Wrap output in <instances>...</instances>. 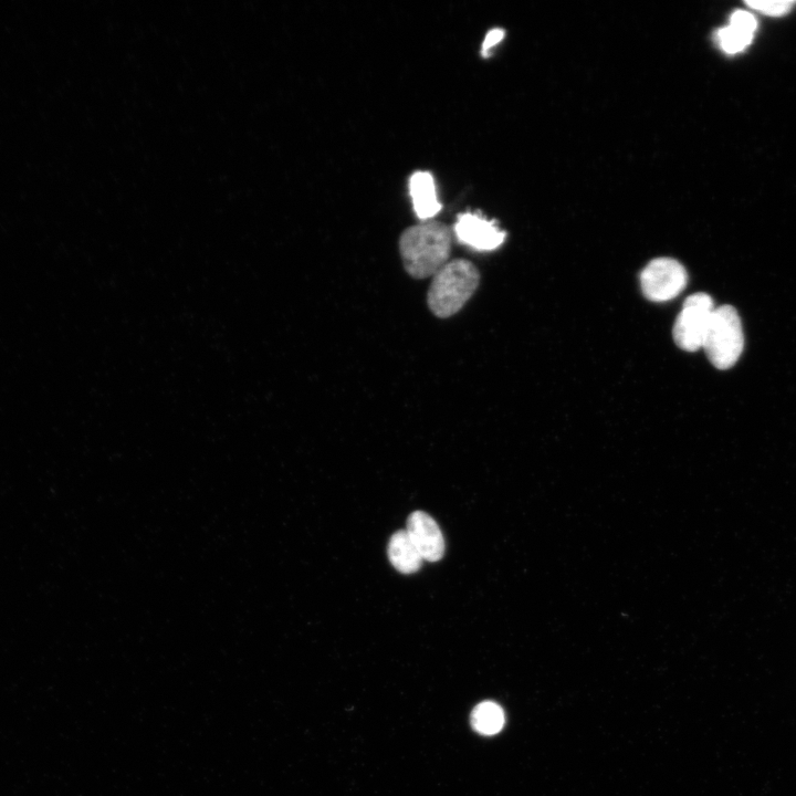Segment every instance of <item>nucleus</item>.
Wrapping results in <instances>:
<instances>
[{
    "mask_svg": "<svg viewBox=\"0 0 796 796\" xmlns=\"http://www.w3.org/2000/svg\"><path fill=\"white\" fill-rule=\"evenodd\" d=\"M451 245L449 227L433 220L407 228L399 238L404 268L415 279L433 276L449 262Z\"/></svg>",
    "mask_w": 796,
    "mask_h": 796,
    "instance_id": "f257e3e1",
    "label": "nucleus"
},
{
    "mask_svg": "<svg viewBox=\"0 0 796 796\" xmlns=\"http://www.w3.org/2000/svg\"><path fill=\"white\" fill-rule=\"evenodd\" d=\"M480 274L475 265L464 259L449 260L432 277L427 303L440 318L458 313L475 292Z\"/></svg>",
    "mask_w": 796,
    "mask_h": 796,
    "instance_id": "f03ea898",
    "label": "nucleus"
},
{
    "mask_svg": "<svg viewBox=\"0 0 796 796\" xmlns=\"http://www.w3.org/2000/svg\"><path fill=\"white\" fill-rule=\"evenodd\" d=\"M744 345L741 318L731 305L715 307L702 348L709 360L719 369L732 367L740 358Z\"/></svg>",
    "mask_w": 796,
    "mask_h": 796,
    "instance_id": "7ed1b4c3",
    "label": "nucleus"
},
{
    "mask_svg": "<svg viewBox=\"0 0 796 796\" xmlns=\"http://www.w3.org/2000/svg\"><path fill=\"white\" fill-rule=\"evenodd\" d=\"M714 308L706 293H694L685 298L673 325V339L680 348L687 352L702 348Z\"/></svg>",
    "mask_w": 796,
    "mask_h": 796,
    "instance_id": "20e7f679",
    "label": "nucleus"
},
{
    "mask_svg": "<svg viewBox=\"0 0 796 796\" xmlns=\"http://www.w3.org/2000/svg\"><path fill=\"white\" fill-rule=\"evenodd\" d=\"M688 274L683 265L670 258L650 261L640 274L645 296L654 302L674 298L685 287Z\"/></svg>",
    "mask_w": 796,
    "mask_h": 796,
    "instance_id": "39448f33",
    "label": "nucleus"
},
{
    "mask_svg": "<svg viewBox=\"0 0 796 796\" xmlns=\"http://www.w3.org/2000/svg\"><path fill=\"white\" fill-rule=\"evenodd\" d=\"M454 233L459 241L481 251L494 250L505 239V232L493 221L471 212L459 216L454 224Z\"/></svg>",
    "mask_w": 796,
    "mask_h": 796,
    "instance_id": "423d86ee",
    "label": "nucleus"
},
{
    "mask_svg": "<svg viewBox=\"0 0 796 796\" xmlns=\"http://www.w3.org/2000/svg\"><path fill=\"white\" fill-rule=\"evenodd\" d=\"M406 532L422 559L437 562L444 554V540L437 522L426 512L415 511L407 519Z\"/></svg>",
    "mask_w": 796,
    "mask_h": 796,
    "instance_id": "0eeeda50",
    "label": "nucleus"
},
{
    "mask_svg": "<svg viewBox=\"0 0 796 796\" xmlns=\"http://www.w3.org/2000/svg\"><path fill=\"white\" fill-rule=\"evenodd\" d=\"M409 192L417 217L421 220L433 218L441 209L431 174L417 171L409 179Z\"/></svg>",
    "mask_w": 796,
    "mask_h": 796,
    "instance_id": "6e6552de",
    "label": "nucleus"
},
{
    "mask_svg": "<svg viewBox=\"0 0 796 796\" xmlns=\"http://www.w3.org/2000/svg\"><path fill=\"white\" fill-rule=\"evenodd\" d=\"M387 553L391 565L401 574L416 573L423 561L406 530L391 535Z\"/></svg>",
    "mask_w": 796,
    "mask_h": 796,
    "instance_id": "1a4fd4ad",
    "label": "nucleus"
},
{
    "mask_svg": "<svg viewBox=\"0 0 796 796\" xmlns=\"http://www.w3.org/2000/svg\"><path fill=\"white\" fill-rule=\"evenodd\" d=\"M471 724L472 727L480 734H496L504 725V712L495 702H481L471 713Z\"/></svg>",
    "mask_w": 796,
    "mask_h": 796,
    "instance_id": "9d476101",
    "label": "nucleus"
},
{
    "mask_svg": "<svg viewBox=\"0 0 796 796\" xmlns=\"http://www.w3.org/2000/svg\"><path fill=\"white\" fill-rule=\"evenodd\" d=\"M752 36L753 34L730 24L718 32L719 44L727 53H736L745 49L750 44Z\"/></svg>",
    "mask_w": 796,
    "mask_h": 796,
    "instance_id": "9b49d317",
    "label": "nucleus"
},
{
    "mask_svg": "<svg viewBox=\"0 0 796 796\" xmlns=\"http://www.w3.org/2000/svg\"><path fill=\"white\" fill-rule=\"evenodd\" d=\"M746 4L768 15L786 13L794 1H746Z\"/></svg>",
    "mask_w": 796,
    "mask_h": 796,
    "instance_id": "f8f14e48",
    "label": "nucleus"
},
{
    "mask_svg": "<svg viewBox=\"0 0 796 796\" xmlns=\"http://www.w3.org/2000/svg\"><path fill=\"white\" fill-rule=\"evenodd\" d=\"M730 25L746 33L753 34L756 28V21L751 13L740 10L732 14Z\"/></svg>",
    "mask_w": 796,
    "mask_h": 796,
    "instance_id": "ddd939ff",
    "label": "nucleus"
},
{
    "mask_svg": "<svg viewBox=\"0 0 796 796\" xmlns=\"http://www.w3.org/2000/svg\"><path fill=\"white\" fill-rule=\"evenodd\" d=\"M504 36V31L502 29L495 28L490 30L485 39L482 43V54L484 56L488 55L491 48H493L495 44H498Z\"/></svg>",
    "mask_w": 796,
    "mask_h": 796,
    "instance_id": "4468645a",
    "label": "nucleus"
}]
</instances>
